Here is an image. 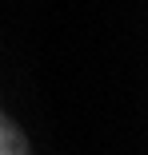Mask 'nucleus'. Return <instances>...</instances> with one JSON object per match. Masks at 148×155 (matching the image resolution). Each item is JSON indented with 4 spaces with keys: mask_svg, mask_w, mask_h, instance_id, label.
<instances>
[{
    "mask_svg": "<svg viewBox=\"0 0 148 155\" xmlns=\"http://www.w3.org/2000/svg\"><path fill=\"white\" fill-rule=\"evenodd\" d=\"M0 155H32L28 151V139L20 135V127L0 111Z\"/></svg>",
    "mask_w": 148,
    "mask_h": 155,
    "instance_id": "f257e3e1",
    "label": "nucleus"
}]
</instances>
